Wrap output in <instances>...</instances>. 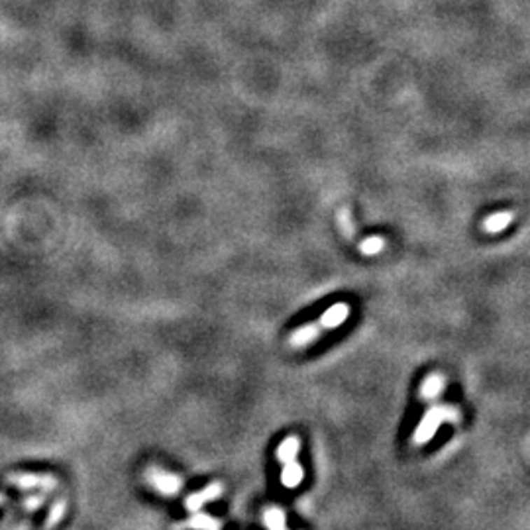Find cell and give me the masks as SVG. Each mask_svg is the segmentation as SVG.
Instances as JSON below:
<instances>
[{
  "label": "cell",
  "mask_w": 530,
  "mask_h": 530,
  "mask_svg": "<svg viewBox=\"0 0 530 530\" xmlns=\"http://www.w3.org/2000/svg\"><path fill=\"white\" fill-rule=\"evenodd\" d=\"M348 316H350V305L348 302H336V305H332L330 309L322 312L321 321L300 326L299 330L293 332L289 336V346L291 348H305L314 340H319L324 330L338 328L340 324L348 321Z\"/></svg>",
  "instance_id": "1"
},
{
  "label": "cell",
  "mask_w": 530,
  "mask_h": 530,
  "mask_svg": "<svg viewBox=\"0 0 530 530\" xmlns=\"http://www.w3.org/2000/svg\"><path fill=\"white\" fill-rule=\"evenodd\" d=\"M456 422L460 420V410L452 409V407H432L424 419L420 420V424L414 431V436H412V442L414 444H424L428 442L436 434V431L440 428L442 422Z\"/></svg>",
  "instance_id": "2"
},
{
  "label": "cell",
  "mask_w": 530,
  "mask_h": 530,
  "mask_svg": "<svg viewBox=\"0 0 530 530\" xmlns=\"http://www.w3.org/2000/svg\"><path fill=\"white\" fill-rule=\"evenodd\" d=\"M6 483L16 485L20 489H43L51 491L57 487V480L50 473H30V471H16L6 475Z\"/></svg>",
  "instance_id": "3"
},
{
  "label": "cell",
  "mask_w": 530,
  "mask_h": 530,
  "mask_svg": "<svg viewBox=\"0 0 530 530\" xmlns=\"http://www.w3.org/2000/svg\"><path fill=\"white\" fill-rule=\"evenodd\" d=\"M148 481H150L151 487H155V489L163 493V495H173V493H177L179 489L181 481L179 477H175V475H171L167 471H161V470H148Z\"/></svg>",
  "instance_id": "4"
},
{
  "label": "cell",
  "mask_w": 530,
  "mask_h": 530,
  "mask_svg": "<svg viewBox=\"0 0 530 530\" xmlns=\"http://www.w3.org/2000/svg\"><path fill=\"white\" fill-rule=\"evenodd\" d=\"M444 385H446L444 375H440V373H432V375H428L426 381L422 383V387H420V397L424 400L436 399L442 393V389H444Z\"/></svg>",
  "instance_id": "5"
},
{
  "label": "cell",
  "mask_w": 530,
  "mask_h": 530,
  "mask_svg": "<svg viewBox=\"0 0 530 530\" xmlns=\"http://www.w3.org/2000/svg\"><path fill=\"white\" fill-rule=\"evenodd\" d=\"M510 221H512V212H495V214H491L483 221L481 228L487 234H497V232L505 230L510 224Z\"/></svg>",
  "instance_id": "6"
},
{
  "label": "cell",
  "mask_w": 530,
  "mask_h": 530,
  "mask_svg": "<svg viewBox=\"0 0 530 530\" xmlns=\"http://www.w3.org/2000/svg\"><path fill=\"white\" fill-rule=\"evenodd\" d=\"M221 491H222L221 485H210L207 491H202V493H197V495L189 497V501H187V507H189L190 510H197L199 507H202L207 501L216 499V497L221 495Z\"/></svg>",
  "instance_id": "7"
},
{
  "label": "cell",
  "mask_w": 530,
  "mask_h": 530,
  "mask_svg": "<svg viewBox=\"0 0 530 530\" xmlns=\"http://www.w3.org/2000/svg\"><path fill=\"white\" fill-rule=\"evenodd\" d=\"M281 481H283L285 487H297L302 481V468L295 461H287L285 470L281 473Z\"/></svg>",
  "instance_id": "8"
},
{
  "label": "cell",
  "mask_w": 530,
  "mask_h": 530,
  "mask_svg": "<svg viewBox=\"0 0 530 530\" xmlns=\"http://www.w3.org/2000/svg\"><path fill=\"white\" fill-rule=\"evenodd\" d=\"M65 509H67V503H65V499L53 501L50 515H48V520H46V530H53L57 524H60V520L63 519V515H65Z\"/></svg>",
  "instance_id": "9"
},
{
  "label": "cell",
  "mask_w": 530,
  "mask_h": 530,
  "mask_svg": "<svg viewBox=\"0 0 530 530\" xmlns=\"http://www.w3.org/2000/svg\"><path fill=\"white\" fill-rule=\"evenodd\" d=\"M338 224H340L342 234H344L348 240H354V238H356V226H354V221H351L350 209L342 207V209L338 210Z\"/></svg>",
  "instance_id": "10"
},
{
  "label": "cell",
  "mask_w": 530,
  "mask_h": 530,
  "mask_svg": "<svg viewBox=\"0 0 530 530\" xmlns=\"http://www.w3.org/2000/svg\"><path fill=\"white\" fill-rule=\"evenodd\" d=\"M385 248V240L381 236H368L360 242V251L363 256H377Z\"/></svg>",
  "instance_id": "11"
},
{
  "label": "cell",
  "mask_w": 530,
  "mask_h": 530,
  "mask_svg": "<svg viewBox=\"0 0 530 530\" xmlns=\"http://www.w3.org/2000/svg\"><path fill=\"white\" fill-rule=\"evenodd\" d=\"M299 446L300 444L297 438H287V440L279 446L277 458H279L281 461H293L295 460V456H297V452H299Z\"/></svg>",
  "instance_id": "12"
},
{
  "label": "cell",
  "mask_w": 530,
  "mask_h": 530,
  "mask_svg": "<svg viewBox=\"0 0 530 530\" xmlns=\"http://www.w3.org/2000/svg\"><path fill=\"white\" fill-rule=\"evenodd\" d=\"M265 524L271 530H285V515L277 509H270L265 512Z\"/></svg>",
  "instance_id": "13"
},
{
  "label": "cell",
  "mask_w": 530,
  "mask_h": 530,
  "mask_svg": "<svg viewBox=\"0 0 530 530\" xmlns=\"http://www.w3.org/2000/svg\"><path fill=\"white\" fill-rule=\"evenodd\" d=\"M183 529H200V530H216L218 529V524L214 522L209 517H195V519H190L187 524H183Z\"/></svg>",
  "instance_id": "14"
},
{
  "label": "cell",
  "mask_w": 530,
  "mask_h": 530,
  "mask_svg": "<svg viewBox=\"0 0 530 530\" xmlns=\"http://www.w3.org/2000/svg\"><path fill=\"white\" fill-rule=\"evenodd\" d=\"M43 501H46V495H28L26 499L22 501V507H24V510H28V512H34V510H38L43 505Z\"/></svg>",
  "instance_id": "15"
},
{
  "label": "cell",
  "mask_w": 530,
  "mask_h": 530,
  "mask_svg": "<svg viewBox=\"0 0 530 530\" xmlns=\"http://www.w3.org/2000/svg\"><path fill=\"white\" fill-rule=\"evenodd\" d=\"M2 503H6V495H4V493H0V505H2Z\"/></svg>",
  "instance_id": "16"
}]
</instances>
